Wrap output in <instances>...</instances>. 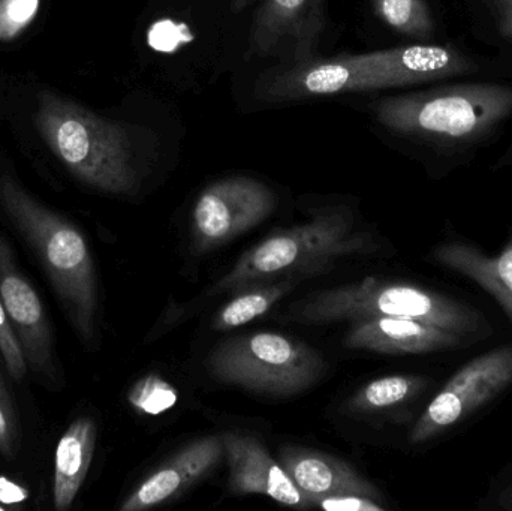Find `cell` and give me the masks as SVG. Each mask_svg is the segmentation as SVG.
Returning <instances> with one entry per match:
<instances>
[{"mask_svg": "<svg viewBox=\"0 0 512 511\" xmlns=\"http://www.w3.org/2000/svg\"><path fill=\"white\" fill-rule=\"evenodd\" d=\"M15 450H17V423H15L14 407L0 374V455L6 459H14Z\"/></svg>", "mask_w": 512, "mask_h": 511, "instance_id": "25", "label": "cell"}, {"mask_svg": "<svg viewBox=\"0 0 512 511\" xmlns=\"http://www.w3.org/2000/svg\"><path fill=\"white\" fill-rule=\"evenodd\" d=\"M279 462L301 494L309 501L334 495H361L382 503L379 489L345 461L307 447L280 449Z\"/></svg>", "mask_w": 512, "mask_h": 511, "instance_id": "16", "label": "cell"}, {"mask_svg": "<svg viewBox=\"0 0 512 511\" xmlns=\"http://www.w3.org/2000/svg\"><path fill=\"white\" fill-rule=\"evenodd\" d=\"M35 125L66 170L84 185L107 194H129L137 186L128 132L86 107L44 93Z\"/></svg>", "mask_w": 512, "mask_h": 511, "instance_id": "3", "label": "cell"}, {"mask_svg": "<svg viewBox=\"0 0 512 511\" xmlns=\"http://www.w3.org/2000/svg\"><path fill=\"white\" fill-rule=\"evenodd\" d=\"M98 428L90 417L74 420L60 438L54 455L53 500L56 510L74 503L95 455Z\"/></svg>", "mask_w": 512, "mask_h": 511, "instance_id": "18", "label": "cell"}, {"mask_svg": "<svg viewBox=\"0 0 512 511\" xmlns=\"http://www.w3.org/2000/svg\"><path fill=\"white\" fill-rule=\"evenodd\" d=\"M376 249L370 234L355 230L354 215L348 207H322L306 224L270 234L245 252L213 287L212 294L242 291L286 273L318 272L340 258L370 254Z\"/></svg>", "mask_w": 512, "mask_h": 511, "instance_id": "4", "label": "cell"}, {"mask_svg": "<svg viewBox=\"0 0 512 511\" xmlns=\"http://www.w3.org/2000/svg\"><path fill=\"white\" fill-rule=\"evenodd\" d=\"M294 284V282H292ZM289 281L276 282V284L252 285L242 290L239 296L227 303L213 320L216 330H230L245 326L256 318L267 314L286 293L292 288Z\"/></svg>", "mask_w": 512, "mask_h": 511, "instance_id": "20", "label": "cell"}, {"mask_svg": "<svg viewBox=\"0 0 512 511\" xmlns=\"http://www.w3.org/2000/svg\"><path fill=\"white\" fill-rule=\"evenodd\" d=\"M373 90L414 86L471 71L472 62L454 48L417 44L357 54Z\"/></svg>", "mask_w": 512, "mask_h": 511, "instance_id": "10", "label": "cell"}, {"mask_svg": "<svg viewBox=\"0 0 512 511\" xmlns=\"http://www.w3.org/2000/svg\"><path fill=\"white\" fill-rule=\"evenodd\" d=\"M373 90L367 72L355 56L304 59L262 80L258 96L265 101H292L313 96Z\"/></svg>", "mask_w": 512, "mask_h": 511, "instance_id": "12", "label": "cell"}, {"mask_svg": "<svg viewBox=\"0 0 512 511\" xmlns=\"http://www.w3.org/2000/svg\"><path fill=\"white\" fill-rule=\"evenodd\" d=\"M432 386L424 375L397 374L378 378L361 387L348 401V410L357 414L382 413L420 398Z\"/></svg>", "mask_w": 512, "mask_h": 511, "instance_id": "19", "label": "cell"}, {"mask_svg": "<svg viewBox=\"0 0 512 511\" xmlns=\"http://www.w3.org/2000/svg\"><path fill=\"white\" fill-rule=\"evenodd\" d=\"M501 30L507 38L512 39V11L505 12L504 20L501 23Z\"/></svg>", "mask_w": 512, "mask_h": 511, "instance_id": "29", "label": "cell"}, {"mask_svg": "<svg viewBox=\"0 0 512 511\" xmlns=\"http://www.w3.org/2000/svg\"><path fill=\"white\" fill-rule=\"evenodd\" d=\"M248 2L249 0H233L234 9H237V11H239V9H242L243 6L248 5Z\"/></svg>", "mask_w": 512, "mask_h": 511, "instance_id": "30", "label": "cell"}, {"mask_svg": "<svg viewBox=\"0 0 512 511\" xmlns=\"http://www.w3.org/2000/svg\"><path fill=\"white\" fill-rule=\"evenodd\" d=\"M0 511H5V506H2V504H0Z\"/></svg>", "mask_w": 512, "mask_h": 511, "instance_id": "32", "label": "cell"}, {"mask_svg": "<svg viewBox=\"0 0 512 511\" xmlns=\"http://www.w3.org/2000/svg\"><path fill=\"white\" fill-rule=\"evenodd\" d=\"M276 195L251 177H228L204 189L192 213V248L206 254L261 224L276 209Z\"/></svg>", "mask_w": 512, "mask_h": 511, "instance_id": "8", "label": "cell"}, {"mask_svg": "<svg viewBox=\"0 0 512 511\" xmlns=\"http://www.w3.org/2000/svg\"><path fill=\"white\" fill-rule=\"evenodd\" d=\"M0 303L20 342L27 366L50 374L53 369V336L44 305L35 288L15 264L11 248L0 237Z\"/></svg>", "mask_w": 512, "mask_h": 511, "instance_id": "9", "label": "cell"}, {"mask_svg": "<svg viewBox=\"0 0 512 511\" xmlns=\"http://www.w3.org/2000/svg\"><path fill=\"white\" fill-rule=\"evenodd\" d=\"M216 380L252 392L292 396L322 377L325 363L306 342L279 333L237 336L219 345L209 359Z\"/></svg>", "mask_w": 512, "mask_h": 511, "instance_id": "6", "label": "cell"}, {"mask_svg": "<svg viewBox=\"0 0 512 511\" xmlns=\"http://www.w3.org/2000/svg\"><path fill=\"white\" fill-rule=\"evenodd\" d=\"M472 345L468 339L409 318H367L354 321L345 338V347L369 350L390 356H423L459 350Z\"/></svg>", "mask_w": 512, "mask_h": 511, "instance_id": "13", "label": "cell"}, {"mask_svg": "<svg viewBox=\"0 0 512 511\" xmlns=\"http://www.w3.org/2000/svg\"><path fill=\"white\" fill-rule=\"evenodd\" d=\"M501 2L505 6V12L512 11V0H501Z\"/></svg>", "mask_w": 512, "mask_h": 511, "instance_id": "31", "label": "cell"}, {"mask_svg": "<svg viewBox=\"0 0 512 511\" xmlns=\"http://www.w3.org/2000/svg\"><path fill=\"white\" fill-rule=\"evenodd\" d=\"M492 501L496 509L512 511V474L498 488L493 489Z\"/></svg>", "mask_w": 512, "mask_h": 511, "instance_id": "28", "label": "cell"}, {"mask_svg": "<svg viewBox=\"0 0 512 511\" xmlns=\"http://www.w3.org/2000/svg\"><path fill=\"white\" fill-rule=\"evenodd\" d=\"M0 203L44 267L69 323L84 342L96 332L98 285L92 252L81 231L45 207L12 177L0 179Z\"/></svg>", "mask_w": 512, "mask_h": 511, "instance_id": "1", "label": "cell"}, {"mask_svg": "<svg viewBox=\"0 0 512 511\" xmlns=\"http://www.w3.org/2000/svg\"><path fill=\"white\" fill-rule=\"evenodd\" d=\"M376 117L397 134L444 144H469L489 135L512 114V86L457 84L382 99Z\"/></svg>", "mask_w": 512, "mask_h": 511, "instance_id": "5", "label": "cell"}, {"mask_svg": "<svg viewBox=\"0 0 512 511\" xmlns=\"http://www.w3.org/2000/svg\"><path fill=\"white\" fill-rule=\"evenodd\" d=\"M379 17L403 35L426 38L435 29L426 0H376Z\"/></svg>", "mask_w": 512, "mask_h": 511, "instance_id": "21", "label": "cell"}, {"mask_svg": "<svg viewBox=\"0 0 512 511\" xmlns=\"http://www.w3.org/2000/svg\"><path fill=\"white\" fill-rule=\"evenodd\" d=\"M41 0H0V41L17 39L35 21Z\"/></svg>", "mask_w": 512, "mask_h": 511, "instance_id": "23", "label": "cell"}, {"mask_svg": "<svg viewBox=\"0 0 512 511\" xmlns=\"http://www.w3.org/2000/svg\"><path fill=\"white\" fill-rule=\"evenodd\" d=\"M230 479L228 488L234 495L259 494L295 509H310L300 489L292 482L279 461L271 458L255 437L237 432L221 435Z\"/></svg>", "mask_w": 512, "mask_h": 511, "instance_id": "11", "label": "cell"}, {"mask_svg": "<svg viewBox=\"0 0 512 511\" xmlns=\"http://www.w3.org/2000/svg\"><path fill=\"white\" fill-rule=\"evenodd\" d=\"M179 393L159 375H147L129 390L128 401L134 410L146 416H159L177 404Z\"/></svg>", "mask_w": 512, "mask_h": 511, "instance_id": "22", "label": "cell"}, {"mask_svg": "<svg viewBox=\"0 0 512 511\" xmlns=\"http://www.w3.org/2000/svg\"><path fill=\"white\" fill-rule=\"evenodd\" d=\"M27 498H29V491L26 488L0 476V504L2 506H18V504L26 503Z\"/></svg>", "mask_w": 512, "mask_h": 511, "instance_id": "27", "label": "cell"}, {"mask_svg": "<svg viewBox=\"0 0 512 511\" xmlns=\"http://www.w3.org/2000/svg\"><path fill=\"white\" fill-rule=\"evenodd\" d=\"M433 261L471 279L496 300L512 321V236L496 254L462 239H450L433 249Z\"/></svg>", "mask_w": 512, "mask_h": 511, "instance_id": "17", "label": "cell"}, {"mask_svg": "<svg viewBox=\"0 0 512 511\" xmlns=\"http://www.w3.org/2000/svg\"><path fill=\"white\" fill-rule=\"evenodd\" d=\"M0 356H2L12 380L21 381L26 377L29 366H27L26 359H24L20 342H18L11 323H9L8 317L3 311L2 303H0Z\"/></svg>", "mask_w": 512, "mask_h": 511, "instance_id": "24", "label": "cell"}, {"mask_svg": "<svg viewBox=\"0 0 512 511\" xmlns=\"http://www.w3.org/2000/svg\"><path fill=\"white\" fill-rule=\"evenodd\" d=\"M312 507L328 511H385L387 507L361 495H334L313 501Z\"/></svg>", "mask_w": 512, "mask_h": 511, "instance_id": "26", "label": "cell"}, {"mask_svg": "<svg viewBox=\"0 0 512 511\" xmlns=\"http://www.w3.org/2000/svg\"><path fill=\"white\" fill-rule=\"evenodd\" d=\"M512 386V344L493 348L459 369L433 396L409 432L414 446L453 432Z\"/></svg>", "mask_w": 512, "mask_h": 511, "instance_id": "7", "label": "cell"}, {"mask_svg": "<svg viewBox=\"0 0 512 511\" xmlns=\"http://www.w3.org/2000/svg\"><path fill=\"white\" fill-rule=\"evenodd\" d=\"M324 0H264L251 30L256 54H271L280 44H291L295 62L310 59L324 27Z\"/></svg>", "mask_w": 512, "mask_h": 511, "instance_id": "14", "label": "cell"}, {"mask_svg": "<svg viewBox=\"0 0 512 511\" xmlns=\"http://www.w3.org/2000/svg\"><path fill=\"white\" fill-rule=\"evenodd\" d=\"M409 318L456 333L471 344L492 336L486 315L456 297L411 282L366 278L313 294L292 308V321L342 323L367 318Z\"/></svg>", "mask_w": 512, "mask_h": 511, "instance_id": "2", "label": "cell"}, {"mask_svg": "<svg viewBox=\"0 0 512 511\" xmlns=\"http://www.w3.org/2000/svg\"><path fill=\"white\" fill-rule=\"evenodd\" d=\"M224 458L221 435L192 441L170 461L150 474L125 501L120 510L141 511L159 506L182 494L203 477L209 476Z\"/></svg>", "mask_w": 512, "mask_h": 511, "instance_id": "15", "label": "cell"}]
</instances>
